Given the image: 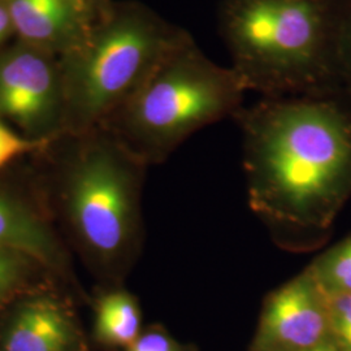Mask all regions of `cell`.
Returning a JSON list of instances; mask_svg holds the SVG:
<instances>
[{
  "label": "cell",
  "instance_id": "obj_1",
  "mask_svg": "<svg viewBox=\"0 0 351 351\" xmlns=\"http://www.w3.org/2000/svg\"><path fill=\"white\" fill-rule=\"evenodd\" d=\"M252 213L293 241L326 226L351 186V126L306 97L265 98L237 114Z\"/></svg>",
  "mask_w": 351,
  "mask_h": 351
},
{
  "label": "cell",
  "instance_id": "obj_2",
  "mask_svg": "<svg viewBox=\"0 0 351 351\" xmlns=\"http://www.w3.org/2000/svg\"><path fill=\"white\" fill-rule=\"evenodd\" d=\"M45 208L99 288L123 287L145 243L147 164L104 128L63 137Z\"/></svg>",
  "mask_w": 351,
  "mask_h": 351
},
{
  "label": "cell",
  "instance_id": "obj_3",
  "mask_svg": "<svg viewBox=\"0 0 351 351\" xmlns=\"http://www.w3.org/2000/svg\"><path fill=\"white\" fill-rule=\"evenodd\" d=\"M188 32L139 1L110 3L60 60L63 137L103 128Z\"/></svg>",
  "mask_w": 351,
  "mask_h": 351
},
{
  "label": "cell",
  "instance_id": "obj_4",
  "mask_svg": "<svg viewBox=\"0 0 351 351\" xmlns=\"http://www.w3.org/2000/svg\"><path fill=\"white\" fill-rule=\"evenodd\" d=\"M246 91L186 33L103 128L143 163H162L194 133L236 116Z\"/></svg>",
  "mask_w": 351,
  "mask_h": 351
},
{
  "label": "cell",
  "instance_id": "obj_5",
  "mask_svg": "<svg viewBox=\"0 0 351 351\" xmlns=\"http://www.w3.org/2000/svg\"><path fill=\"white\" fill-rule=\"evenodd\" d=\"M219 21L247 91L301 97L316 82L326 47L322 0H224Z\"/></svg>",
  "mask_w": 351,
  "mask_h": 351
},
{
  "label": "cell",
  "instance_id": "obj_6",
  "mask_svg": "<svg viewBox=\"0 0 351 351\" xmlns=\"http://www.w3.org/2000/svg\"><path fill=\"white\" fill-rule=\"evenodd\" d=\"M64 84L60 60L17 40L0 49V119L30 138L63 137Z\"/></svg>",
  "mask_w": 351,
  "mask_h": 351
},
{
  "label": "cell",
  "instance_id": "obj_7",
  "mask_svg": "<svg viewBox=\"0 0 351 351\" xmlns=\"http://www.w3.org/2000/svg\"><path fill=\"white\" fill-rule=\"evenodd\" d=\"M329 337L323 289L306 268L265 298L251 351H307Z\"/></svg>",
  "mask_w": 351,
  "mask_h": 351
},
{
  "label": "cell",
  "instance_id": "obj_8",
  "mask_svg": "<svg viewBox=\"0 0 351 351\" xmlns=\"http://www.w3.org/2000/svg\"><path fill=\"white\" fill-rule=\"evenodd\" d=\"M63 288L38 290L4 313L0 351H81L73 307Z\"/></svg>",
  "mask_w": 351,
  "mask_h": 351
},
{
  "label": "cell",
  "instance_id": "obj_9",
  "mask_svg": "<svg viewBox=\"0 0 351 351\" xmlns=\"http://www.w3.org/2000/svg\"><path fill=\"white\" fill-rule=\"evenodd\" d=\"M0 249L43 265L64 287L78 289L72 255L45 206L0 186Z\"/></svg>",
  "mask_w": 351,
  "mask_h": 351
},
{
  "label": "cell",
  "instance_id": "obj_10",
  "mask_svg": "<svg viewBox=\"0 0 351 351\" xmlns=\"http://www.w3.org/2000/svg\"><path fill=\"white\" fill-rule=\"evenodd\" d=\"M20 42L62 58L88 34L90 21L63 0H4Z\"/></svg>",
  "mask_w": 351,
  "mask_h": 351
},
{
  "label": "cell",
  "instance_id": "obj_11",
  "mask_svg": "<svg viewBox=\"0 0 351 351\" xmlns=\"http://www.w3.org/2000/svg\"><path fill=\"white\" fill-rule=\"evenodd\" d=\"M142 333L138 300L123 287L99 288L94 301V339L108 349H129Z\"/></svg>",
  "mask_w": 351,
  "mask_h": 351
},
{
  "label": "cell",
  "instance_id": "obj_12",
  "mask_svg": "<svg viewBox=\"0 0 351 351\" xmlns=\"http://www.w3.org/2000/svg\"><path fill=\"white\" fill-rule=\"evenodd\" d=\"M50 288L64 285L32 258L0 249V315L21 297Z\"/></svg>",
  "mask_w": 351,
  "mask_h": 351
},
{
  "label": "cell",
  "instance_id": "obj_13",
  "mask_svg": "<svg viewBox=\"0 0 351 351\" xmlns=\"http://www.w3.org/2000/svg\"><path fill=\"white\" fill-rule=\"evenodd\" d=\"M308 268L324 291H351V237L323 254Z\"/></svg>",
  "mask_w": 351,
  "mask_h": 351
},
{
  "label": "cell",
  "instance_id": "obj_14",
  "mask_svg": "<svg viewBox=\"0 0 351 351\" xmlns=\"http://www.w3.org/2000/svg\"><path fill=\"white\" fill-rule=\"evenodd\" d=\"M58 139H34L14 130L0 119V172L26 155L50 150Z\"/></svg>",
  "mask_w": 351,
  "mask_h": 351
},
{
  "label": "cell",
  "instance_id": "obj_15",
  "mask_svg": "<svg viewBox=\"0 0 351 351\" xmlns=\"http://www.w3.org/2000/svg\"><path fill=\"white\" fill-rule=\"evenodd\" d=\"M330 339L339 351H351V291H324Z\"/></svg>",
  "mask_w": 351,
  "mask_h": 351
},
{
  "label": "cell",
  "instance_id": "obj_16",
  "mask_svg": "<svg viewBox=\"0 0 351 351\" xmlns=\"http://www.w3.org/2000/svg\"><path fill=\"white\" fill-rule=\"evenodd\" d=\"M125 351H186L164 329L154 326L142 332L138 339Z\"/></svg>",
  "mask_w": 351,
  "mask_h": 351
},
{
  "label": "cell",
  "instance_id": "obj_17",
  "mask_svg": "<svg viewBox=\"0 0 351 351\" xmlns=\"http://www.w3.org/2000/svg\"><path fill=\"white\" fill-rule=\"evenodd\" d=\"M90 21H95L111 3L110 0H63Z\"/></svg>",
  "mask_w": 351,
  "mask_h": 351
},
{
  "label": "cell",
  "instance_id": "obj_18",
  "mask_svg": "<svg viewBox=\"0 0 351 351\" xmlns=\"http://www.w3.org/2000/svg\"><path fill=\"white\" fill-rule=\"evenodd\" d=\"M13 36H14V30H13L12 21H11L7 4L4 0H0V49Z\"/></svg>",
  "mask_w": 351,
  "mask_h": 351
},
{
  "label": "cell",
  "instance_id": "obj_19",
  "mask_svg": "<svg viewBox=\"0 0 351 351\" xmlns=\"http://www.w3.org/2000/svg\"><path fill=\"white\" fill-rule=\"evenodd\" d=\"M307 351H339V346L335 343V341L329 337L326 341H323L322 343L316 345V346L308 349Z\"/></svg>",
  "mask_w": 351,
  "mask_h": 351
},
{
  "label": "cell",
  "instance_id": "obj_20",
  "mask_svg": "<svg viewBox=\"0 0 351 351\" xmlns=\"http://www.w3.org/2000/svg\"><path fill=\"white\" fill-rule=\"evenodd\" d=\"M348 55H349V63L351 68V26L350 32H349V38H348Z\"/></svg>",
  "mask_w": 351,
  "mask_h": 351
}]
</instances>
